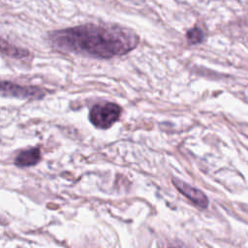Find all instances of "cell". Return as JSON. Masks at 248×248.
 <instances>
[{
    "label": "cell",
    "instance_id": "obj_5",
    "mask_svg": "<svg viewBox=\"0 0 248 248\" xmlns=\"http://www.w3.org/2000/svg\"><path fill=\"white\" fill-rule=\"evenodd\" d=\"M41 161L40 148L34 147L20 152L15 159V165L18 168H26L35 166Z\"/></svg>",
    "mask_w": 248,
    "mask_h": 248
},
{
    "label": "cell",
    "instance_id": "obj_1",
    "mask_svg": "<svg viewBox=\"0 0 248 248\" xmlns=\"http://www.w3.org/2000/svg\"><path fill=\"white\" fill-rule=\"evenodd\" d=\"M48 41L60 51L108 59L134 49L140 38L133 30L119 25L86 23L51 31Z\"/></svg>",
    "mask_w": 248,
    "mask_h": 248
},
{
    "label": "cell",
    "instance_id": "obj_7",
    "mask_svg": "<svg viewBox=\"0 0 248 248\" xmlns=\"http://www.w3.org/2000/svg\"><path fill=\"white\" fill-rule=\"evenodd\" d=\"M204 32L202 31V29H201L198 26H195L191 29H189L186 33V38L189 44L191 45H198L201 44L202 42H203L204 40Z\"/></svg>",
    "mask_w": 248,
    "mask_h": 248
},
{
    "label": "cell",
    "instance_id": "obj_3",
    "mask_svg": "<svg viewBox=\"0 0 248 248\" xmlns=\"http://www.w3.org/2000/svg\"><path fill=\"white\" fill-rule=\"evenodd\" d=\"M1 95L3 97H16L18 99H41L46 93L37 86H27L8 80L1 82Z\"/></svg>",
    "mask_w": 248,
    "mask_h": 248
},
{
    "label": "cell",
    "instance_id": "obj_4",
    "mask_svg": "<svg viewBox=\"0 0 248 248\" xmlns=\"http://www.w3.org/2000/svg\"><path fill=\"white\" fill-rule=\"evenodd\" d=\"M172 183L175 186V188L183 196H185L187 199H189L198 207H200L202 209H205L208 206V203H209L208 199L202 191L189 185L188 183H186L178 178H172Z\"/></svg>",
    "mask_w": 248,
    "mask_h": 248
},
{
    "label": "cell",
    "instance_id": "obj_2",
    "mask_svg": "<svg viewBox=\"0 0 248 248\" xmlns=\"http://www.w3.org/2000/svg\"><path fill=\"white\" fill-rule=\"evenodd\" d=\"M121 111V108L115 103L97 104L89 111V120L96 128L108 129L119 119Z\"/></svg>",
    "mask_w": 248,
    "mask_h": 248
},
{
    "label": "cell",
    "instance_id": "obj_6",
    "mask_svg": "<svg viewBox=\"0 0 248 248\" xmlns=\"http://www.w3.org/2000/svg\"><path fill=\"white\" fill-rule=\"evenodd\" d=\"M1 51L3 54L16 59L24 58L30 54L27 49L13 46L10 43L6 42L4 39L1 40Z\"/></svg>",
    "mask_w": 248,
    "mask_h": 248
}]
</instances>
